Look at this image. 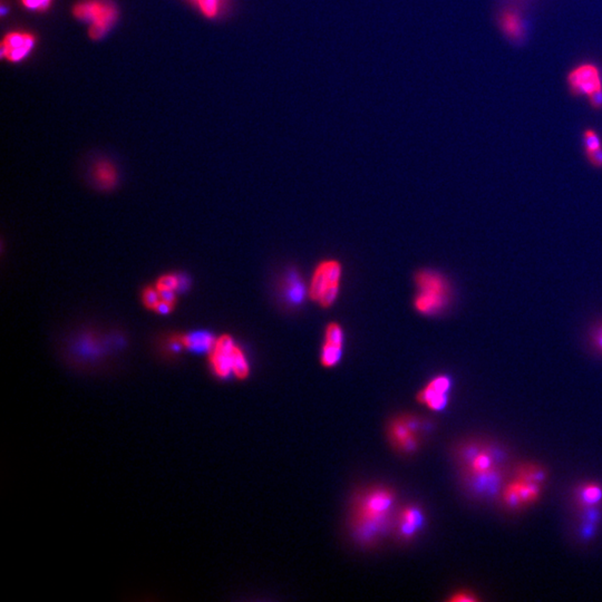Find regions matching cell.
<instances>
[{
    "instance_id": "obj_4",
    "label": "cell",
    "mask_w": 602,
    "mask_h": 602,
    "mask_svg": "<svg viewBox=\"0 0 602 602\" xmlns=\"http://www.w3.org/2000/svg\"><path fill=\"white\" fill-rule=\"evenodd\" d=\"M342 265L336 260H325L317 265L309 286V297L315 302L328 308L340 295Z\"/></svg>"
},
{
    "instance_id": "obj_7",
    "label": "cell",
    "mask_w": 602,
    "mask_h": 602,
    "mask_svg": "<svg viewBox=\"0 0 602 602\" xmlns=\"http://www.w3.org/2000/svg\"><path fill=\"white\" fill-rule=\"evenodd\" d=\"M452 379L447 375H439L429 380L427 385L417 394V402L433 412L447 409L449 402Z\"/></svg>"
},
{
    "instance_id": "obj_11",
    "label": "cell",
    "mask_w": 602,
    "mask_h": 602,
    "mask_svg": "<svg viewBox=\"0 0 602 602\" xmlns=\"http://www.w3.org/2000/svg\"><path fill=\"white\" fill-rule=\"evenodd\" d=\"M35 37L29 33L14 31L8 34L1 44V56L17 63L31 54L35 46Z\"/></svg>"
},
{
    "instance_id": "obj_19",
    "label": "cell",
    "mask_w": 602,
    "mask_h": 602,
    "mask_svg": "<svg viewBox=\"0 0 602 602\" xmlns=\"http://www.w3.org/2000/svg\"><path fill=\"white\" fill-rule=\"evenodd\" d=\"M600 522L588 520V519L577 518V538L584 544H589L597 536L599 531Z\"/></svg>"
},
{
    "instance_id": "obj_18",
    "label": "cell",
    "mask_w": 602,
    "mask_h": 602,
    "mask_svg": "<svg viewBox=\"0 0 602 602\" xmlns=\"http://www.w3.org/2000/svg\"><path fill=\"white\" fill-rule=\"evenodd\" d=\"M511 482L513 483L514 488L518 491L519 495H520L526 506L534 504L541 496L542 485L536 484V483L522 482V481L514 480V479H512Z\"/></svg>"
},
{
    "instance_id": "obj_21",
    "label": "cell",
    "mask_w": 602,
    "mask_h": 602,
    "mask_svg": "<svg viewBox=\"0 0 602 602\" xmlns=\"http://www.w3.org/2000/svg\"><path fill=\"white\" fill-rule=\"evenodd\" d=\"M207 19H217L225 7V0H192Z\"/></svg>"
},
{
    "instance_id": "obj_23",
    "label": "cell",
    "mask_w": 602,
    "mask_h": 602,
    "mask_svg": "<svg viewBox=\"0 0 602 602\" xmlns=\"http://www.w3.org/2000/svg\"><path fill=\"white\" fill-rule=\"evenodd\" d=\"M589 346L598 355L602 356V320L591 327L589 332Z\"/></svg>"
},
{
    "instance_id": "obj_29",
    "label": "cell",
    "mask_w": 602,
    "mask_h": 602,
    "mask_svg": "<svg viewBox=\"0 0 602 602\" xmlns=\"http://www.w3.org/2000/svg\"><path fill=\"white\" fill-rule=\"evenodd\" d=\"M288 295L289 298L294 301V302H297V301H299L301 298H302L304 289H302L301 283L299 282L298 280H296V279L290 280V285H289L288 287Z\"/></svg>"
},
{
    "instance_id": "obj_13",
    "label": "cell",
    "mask_w": 602,
    "mask_h": 602,
    "mask_svg": "<svg viewBox=\"0 0 602 602\" xmlns=\"http://www.w3.org/2000/svg\"><path fill=\"white\" fill-rule=\"evenodd\" d=\"M498 21L501 31L511 41L518 43L526 39V21L518 11L506 8L501 11Z\"/></svg>"
},
{
    "instance_id": "obj_6",
    "label": "cell",
    "mask_w": 602,
    "mask_h": 602,
    "mask_svg": "<svg viewBox=\"0 0 602 602\" xmlns=\"http://www.w3.org/2000/svg\"><path fill=\"white\" fill-rule=\"evenodd\" d=\"M425 425L414 415H399L388 425L387 435L394 449L402 453H413L421 444V434Z\"/></svg>"
},
{
    "instance_id": "obj_26",
    "label": "cell",
    "mask_w": 602,
    "mask_h": 602,
    "mask_svg": "<svg viewBox=\"0 0 602 602\" xmlns=\"http://www.w3.org/2000/svg\"><path fill=\"white\" fill-rule=\"evenodd\" d=\"M447 600L449 602H477L481 601V598L477 597L471 590L462 589L453 592Z\"/></svg>"
},
{
    "instance_id": "obj_15",
    "label": "cell",
    "mask_w": 602,
    "mask_h": 602,
    "mask_svg": "<svg viewBox=\"0 0 602 602\" xmlns=\"http://www.w3.org/2000/svg\"><path fill=\"white\" fill-rule=\"evenodd\" d=\"M512 479L522 482L536 483L544 486L548 480V471L536 463H521L512 470Z\"/></svg>"
},
{
    "instance_id": "obj_31",
    "label": "cell",
    "mask_w": 602,
    "mask_h": 602,
    "mask_svg": "<svg viewBox=\"0 0 602 602\" xmlns=\"http://www.w3.org/2000/svg\"><path fill=\"white\" fill-rule=\"evenodd\" d=\"M590 104L592 108L596 110H601L602 108V88L601 90L596 91V92L590 94L589 96Z\"/></svg>"
},
{
    "instance_id": "obj_32",
    "label": "cell",
    "mask_w": 602,
    "mask_h": 602,
    "mask_svg": "<svg viewBox=\"0 0 602 602\" xmlns=\"http://www.w3.org/2000/svg\"><path fill=\"white\" fill-rule=\"evenodd\" d=\"M172 308H173V305L168 304L165 301H160L158 305H156L155 308L154 310L158 312V314L166 315L169 314L171 312Z\"/></svg>"
},
{
    "instance_id": "obj_30",
    "label": "cell",
    "mask_w": 602,
    "mask_h": 602,
    "mask_svg": "<svg viewBox=\"0 0 602 602\" xmlns=\"http://www.w3.org/2000/svg\"><path fill=\"white\" fill-rule=\"evenodd\" d=\"M586 155H587L588 161L590 162V164H591L592 166H595V168H598V169H601L602 146L600 148H597V150H591V152H587Z\"/></svg>"
},
{
    "instance_id": "obj_3",
    "label": "cell",
    "mask_w": 602,
    "mask_h": 602,
    "mask_svg": "<svg viewBox=\"0 0 602 602\" xmlns=\"http://www.w3.org/2000/svg\"><path fill=\"white\" fill-rule=\"evenodd\" d=\"M512 470L508 465H496L483 472H461V482L465 492L477 501L500 500L501 494L509 483Z\"/></svg>"
},
{
    "instance_id": "obj_25",
    "label": "cell",
    "mask_w": 602,
    "mask_h": 602,
    "mask_svg": "<svg viewBox=\"0 0 602 602\" xmlns=\"http://www.w3.org/2000/svg\"><path fill=\"white\" fill-rule=\"evenodd\" d=\"M583 146L586 153L597 150L602 146L599 136L593 130H587L583 133Z\"/></svg>"
},
{
    "instance_id": "obj_22",
    "label": "cell",
    "mask_w": 602,
    "mask_h": 602,
    "mask_svg": "<svg viewBox=\"0 0 602 602\" xmlns=\"http://www.w3.org/2000/svg\"><path fill=\"white\" fill-rule=\"evenodd\" d=\"M249 370H250V368H249V362H248L245 352H243V350L238 346L237 350H235L233 375H235V377L243 379V378H245L248 375H249Z\"/></svg>"
},
{
    "instance_id": "obj_27",
    "label": "cell",
    "mask_w": 602,
    "mask_h": 602,
    "mask_svg": "<svg viewBox=\"0 0 602 602\" xmlns=\"http://www.w3.org/2000/svg\"><path fill=\"white\" fill-rule=\"evenodd\" d=\"M161 301L160 292L156 288H146L143 291V302L148 308H155L156 305Z\"/></svg>"
},
{
    "instance_id": "obj_1",
    "label": "cell",
    "mask_w": 602,
    "mask_h": 602,
    "mask_svg": "<svg viewBox=\"0 0 602 602\" xmlns=\"http://www.w3.org/2000/svg\"><path fill=\"white\" fill-rule=\"evenodd\" d=\"M396 493L382 485L360 491L352 502L350 529L362 546H374L389 529H394Z\"/></svg>"
},
{
    "instance_id": "obj_5",
    "label": "cell",
    "mask_w": 602,
    "mask_h": 602,
    "mask_svg": "<svg viewBox=\"0 0 602 602\" xmlns=\"http://www.w3.org/2000/svg\"><path fill=\"white\" fill-rule=\"evenodd\" d=\"M75 17L91 23L90 36L101 39L118 17L116 7L106 0H84L74 7Z\"/></svg>"
},
{
    "instance_id": "obj_9",
    "label": "cell",
    "mask_w": 602,
    "mask_h": 602,
    "mask_svg": "<svg viewBox=\"0 0 602 602\" xmlns=\"http://www.w3.org/2000/svg\"><path fill=\"white\" fill-rule=\"evenodd\" d=\"M568 84L573 95H588L601 90V78L597 67L593 65H581L570 73Z\"/></svg>"
},
{
    "instance_id": "obj_8",
    "label": "cell",
    "mask_w": 602,
    "mask_h": 602,
    "mask_svg": "<svg viewBox=\"0 0 602 602\" xmlns=\"http://www.w3.org/2000/svg\"><path fill=\"white\" fill-rule=\"evenodd\" d=\"M237 347L238 345L228 335H223L215 342V347L211 350V365L219 377L227 378L233 375Z\"/></svg>"
},
{
    "instance_id": "obj_14",
    "label": "cell",
    "mask_w": 602,
    "mask_h": 602,
    "mask_svg": "<svg viewBox=\"0 0 602 602\" xmlns=\"http://www.w3.org/2000/svg\"><path fill=\"white\" fill-rule=\"evenodd\" d=\"M602 503V485L597 482H586L573 491V504L576 509L598 506Z\"/></svg>"
},
{
    "instance_id": "obj_16",
    "label": "cell",
    "mask_w": 602,
    "mask_h": 602,
    "mask_svg": "<svg viewBox=\"0 0 602 602\" xmlns=\"http://www.w3.org/2000/svg\"><path fill=\"white\" fill-rule=\"evenodd\" d=\"M92 179L101 190H111L118 184V171L111 162L102 160L93 165Z\"/></svg>"
},
{
    "instance_id": "obj_28",
    "label": "cell",
    "mask_w": 602,
    "mask_h": 602,
    "mask_svg": "<svg viewBox=\"0 0 602 602\" xmlns=\"http://www.w3.org/2000/svg\"><path fill=\"white\" fill-rule=\"evenodd\" d=\"M53 0H21V3L29 11H44L51 6Z\"/></svg>"
},
{
    "instance_id": "obj_24",
    "label": "cell",
    "mask_w": 602,
    "mask_h": 602,
    "mask_svg": "<svg viewBox=\"0 0 602 602\" xmlns=\"http://www.w3.org/2000/svg\"><path fill=\"white\" fill-rule=\"evenodd\" d=\"M156 289L158 291L172 290L176 291L180 289V276L175 275H165L158 279L156 283Z\"/></svg>"
},
{
    "instance_id": "obj_12",
    "label": "cell",
    "mask_w": 602,
    "mask_h": 602,
    "mask_svg": "<svg viewBox=\"0 0 602 602\" xmlns=\"http://www.w3.org/2000/svg\"><path fill=\"white\" fill-rule=\"evenodd\" d=\"M425 524L423 511L417 506H409L402 509L396 514L394 530L403 540H411Z\"/></svg>"
},
{
    "instance_id": "obj_2",
    "label": "cell",
    "mask_w": 602,
    "mask_h": 602,
    "mask_svg": "<svg viewBox=\"0 0 602 602\" xmlns=\"http://www.w3.org/2000/svg\"><path fill=\"white\" fill-rule=\"evenodd\" d=\"M415 282L416 310L425 316H435L444 312L452 299V289L447 279L437 271L422 270L416 275Z\"/></svg>"
},
{
    "instance_id": "obj_17",
    "label": "cell",
    "mask_w": 602,
    "mask_h": 602,
    "mask_svg": "<svg viewBox=\"0 0 602 602\" xmlns=\"http://www.w3.org/2000/svg\"><path fill=\"white\" fill-rule=\"evenodd\" d=\"M182 346L189 348L197 352H211V350L215 347V336L208 332H195V334L187 335L183 336L180 340Z\"/></svg>"
},
{
    "instance_id": "obj_20",
    "label": "cell",
    "mask_w": 602,
    "mask_h": 602,
    "mask_svg": "<svg viewBox=\"0 0 602 602\" xmlns=\"http://www.w3.org/2000/svg\"><path fill=\"white\" fill-rule=\"evenodd\" d=\"M500 501L503 503V506L511 511H519L521 509L526 508L524 501L521 499L518 491L516 490L511 480L509 481L508 484L506 485V488L503 490Z\"/></svg>"
},
{
    "instance_id": "obj_10",
    "label": "cell",
    "mask_w": 602,
    "mask_h": 602,
    "mask_svg": "<svg viewBox=\"0 0 602 602\" xmlns=\"http://www.w3.org/2000/svg\"><path fill=\"white\" fill-rule=\"evenodd\" d=\"M342 346H344V332L340 325L332 322L328 325L325 332L324 345L320 355V362L326 368L337 365L342 359Z\"/></svg>"
}]
</instances>
